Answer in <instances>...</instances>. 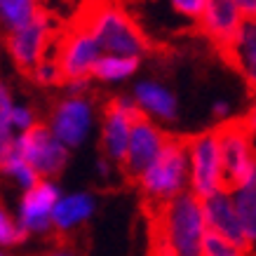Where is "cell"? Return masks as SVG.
Returning a JSON list of instances; mask_svg holds the SVG:
<instances>
[{"label": "cell", "instance_id": "9", "mask_svg": "<svg viewBox=\"0 0 256 256\" xmlns=\"http://www.w3.org/2000/svg\"><path fill=\"white\" fill-rule=\"evenodd\" d=\"M101 47L96 42L90 28L82 22H76L66 31L59 33L54 47V59L62 66V73L66 80L76 78H92L94 66L101 59Z\"/></svg>", "mask_w": 256, "mask_h": 256}, {"label": "cell", "instance_id": "4", "mask_svg": "<svg viewBox=\"0 0 256 256\" xmlns=\"http://www.w3.org/2000/svg\"><path fill=\"white\" fill-rule=\"evenodd\" d=\"M56 40H59V26L52 12L42 10L31 24H26L24 28L5 36V52L12 59L19 70L31 73L42 59L54 52Z\"/></svg>", "mask_w": 256, "mask_h": 256}, {"label": "cell", "instance_id": "31", "mask_svg": "<svg viewBox=\"0 0 256 256\" xmlns=\"http://www.w3.org/2000/svg\"><path fill=\"white\" fill-rule=\"evenodd\" d=\"M47 256H76L70 249H56V252H50Z\"/></svg>", "mask_w": 256, "mask_h": 256}, {"label": "cell", "instance_id": "29", "mask_svg": "<svg viewBox=\"0 0 256 256\" xmlns=\"http://www.w3.org/2000/svg\"><path fill=\"white\" fill-rule=\"evenodd\" d=\"M235 2L242 10L244 19H256V0H235Z\"/></svg>", "mask_w": 256, "mask_h": 256}, {"label": "cell", "instance_id": "26", "mask_svg": "<svg viewBox=\"0 0 256 256\" xmlns=\"http://www.w3.org/2000/svg\"><path fill=\"white\" fill-rule=\"evenodd\" d=\"M92 87V78H76L64 82L66 96H87V90Z\"/></svg>", "mask_w": 256, "mask_h": 256}, {"label": "cell", "instance_id": "22", "mask_svg": "<svg viewBox=\"0 0 256 256\" xmlns=\"http://www.w3.org/2000/svg\"><path fill=\"white\" fill-rule=\"evenodd\" d=\"M14 106H16V101H14V94H12L10 85L0 80V148H5L16 141Z\"/></svg>", "mask_w": 256, "mask_h": 256}, {"label": "cell", "instance_id": "15", "mask_svg": "<svg viewBox=\"0 0 256 256\" xmlns=\"http://www.w3.org/2000/svg\"><path fill=\"white\" fill-rule=\"evenodd\" d=\"M132 99L141 116L153 122H174L178 116V101L170 87L160 80H136L132 87Z\"/></svg>", "mask_w": 256, "mask_h": 256}, {"label": "cell", "instance_id": "14", "mask_svg": "<svg viewBox=\"0 0 256 256\" xmlns=\"http://www.w3.org/2000/svg\"><path fill=\"white\" fill-rule=\"evenodd\" d=\"M202 210H204L207 230L224 235L226 240L235 242L238 247H242L249 256H252V249H249L247 235H244L242 221H240V216H238L235 200H233V195H230V190H221V193L212 195L207 200H202Z\"/></svg>", "mask_w": 256, "mask_h": 256}, {"label": "cell", "instance_id": "23", "mask_svg": "<svg viewBox=\"0 0 256 256\" xmlns=\"http://www.w3.org/2000/svg\"><path fill=\"white\" fill-rule=\"evenodd\" d=\"M31 78L36 85L45 87V90H52V87H64V82H66V78H64L62 73V66L56 64L54 56H47V59H42V62L36 66V68L31 70Z\"/></svg>", "mask_w": 256, "mask_h": 256}, {"label": "cell", "instance_id": "6", "mask_svg": "<svg viewBox=\"0 0 256 256\" xmlns=\"http://www.w3.org/2000/svg\"><path fill=\"white\" fill-rule=\"evenodd\" d=\"M216 136L221 146V158H224L226 186L228 190H235L256 170L254 132L249 130L244 118H240V120H226L221 127H216Z\"/></svg>", "mask_w": 256, "mask_h": 256}, {"label": "cell", "instance_id": "28", "mask_svg": "<svg viewBox=\"0 0 256 256\" xmlns=\"http://www.w3.org/2000/svg\"><path fill=\"white\" fill-rule=\"evenodd\" d=\"M113 164L116 162H110L108 158H99V160H96V174H99L101 178H110V174H113Z\"/></svg>", "mask_w": 256, "mask_h": 256}, {"label": "cell", "instance_id": "5", "mask_svg": "<svg viewBox=\"0 0 256 256\" xmlns=\"http://www.w3.org/2000/svg\"><path fill=\"white\" fill-rule=\"evenodd\" d=\"M186 141L190 162V193L198 195L200 200H207L221 190H228L216 130L193 134Z\"/></svg>", "mask_w": 256, "mask_h": 256}, {"label": "cell", "instance_id": "21", "mask_svg": "<svg viewBox=\"0 0 256 256\" xmlns=\"http://www.w3.org/2000/svg\"><path fill=\"white\" fill-rule=\"evenodd\" d=\"M139 62L134 56H120V54H101V59L94 66L92 78L104 82V85H120L136 76Z\"/></svg>", "mask_w": 256, "mask_h": 256}, {"label": "cell", "instance_id": "7", "mask_svg": "<svg viewBox=\"0 0 256 256\" xmlns=\"http://www.w3.org/2000/svg\"><path fill=\"white\" fill-rule=\"evenodd\" d=\"M141 118L144 116H141L139 106L134 104L132 94H118L108 101L99 122V141L104 158H108L116 164L124 162L132 130Z\"/></svg>", "mask_w": 256, "mask_h": 256}, {"label": "cell", "instance_id": "13", "mask_svg": "<svg viewBox=\"0 0 256 256\" xmlns=\"http://www.w3.org/2000/svg\"><path fill=\"white\" fill-rule=\"evenodd\" d=\"M244 22L247 19L235 0H207L204 14L200 19V28L221 52H228L238 33L242 31Z\"/></svg>", "mask_w": 256, "mask_h": 256}, {"label": "cell", "instance_id": "8", "mask_svg": "<svg viewBox=\"0 0 256 256\" xmlns=\"http://www.w3.org/2000/svg\"><path fill=\"white\" fill-rule=\"evenodd\" d=\"M45 124L68 150L80 148L92 136L94 127H96V106L90 96H66L64 94L54 104Z\"/></svg>", "mask_w": 256, "mask_h": 256}, {"label": "cell", "instance_id": "18", "mask_svg": "<svg viewBox=\"0 0 256 256\" xmlns=\"http://www.w3.org/2000/svg\"><path fill=\"white\" fill-rule=\"evenodd\" d=\"M0 174L5 178H10L14 186L22 188L24 193L31 190V188H36L40 181H42L38 172L24 160V156L16 150L14 144L0 148Z\"/></svg>", "mask_w": 256, "mask_h": 256}, {"label": "cell", "instance_id": "11", "mask_svg": "<svg viewBox=\"0 0 256 256\" xmlns=\"http://www.w3.org/2000/svg\"><path fill=\"white\" fill-rule=\"evenodd\" d=\"M62 200V188L54 178H42L38 186L22 193L16 207V221L26 235H45L54 230V207Z\"/></svg>", "mask_w": 256, "mask_h": 256}, {"label": "cell", "instance_id": "16", "mask_svg": "<svg viewBox=\"0 0 256 256\" xmlns=\"http://www.w3.org/2000/svg\"><path fill=\"white\" fill-rule=\"evenodd\" d=\"M94 207H96V200H94L92 193H85V190H76V193L62 195V200L56 202L54 207V230L56 233H70L80 226L90 221V216L94 214Z\"/></svg>", "mask_w": 256, "mask_h": 256}, {"label": "cell", "instance_id": "3", "mask_svg": "<svg viewBox=\"0 0 256 256\" xmlns=\"http://www.w3.org/2000/svg\"><path fill=\"white\" fill-rule=\"evenodd\" d=\"M136 186L150 204V210L188 193L190 190L188 141L181 136H170L167 146L158 156L156 162L136 176Z\"/></svg>", "mask_w": 256, "mask_h": 256}, {"label": "cell", "instance_id": "10", "mask_svg": "<svg viewBox=\"0 0 256 256\" xmlns=\"http://www.w3.org/2000/svg\"><path fill=\"white\" fill-rule=\"evenodd\" d=\"M14 146L24 156V160L40 174V178L59 176L70 158V150L50 132L47 124H38L31 132L16 136Z\"/></svg>", "mask_w": 256, "mask_h": 256}, {"label": "cell", "instance_id": "2", "mask_svg": "<svg viewBox=\"0 0 256 256\" xmlns=\"http://www.w3.org/2000/svg\"><path fill=\"white\" fill-rule=\"evenodd\" d=\"M99 42L104 54L141 56L148 52V38L134 16L113 0H96L80 19Z\"/></svg>", "mask_w": 256, "mask_h": 256}, {"label": "cell", "instance_id": "32", "mask_svg": "<svg viewBox=\"0 0 256 256\" xmlns=\"http://www.w3.org/2000/svg\"><path fill=\"white\" fill-rule=\"evenodd\" d=\"M0 256H5V254H2V252H0Z\"/></svg>", "mask_w": 256, "mask_h": 256}, {"label": "cell", "instance_id": "19", "mask_svg": "<svg viewBox=\"0 0 256 256\" xmlns=\"http://www.w3.org/2000/svg\"><path fill=\"white\" fill-rule=\"evenodd\" d=\"M230 195L235 200V210H238V216H240L244 235H247L252 256H256V170L242 186L230 190Z\"/></svg>", "mask_w": 256, "mask_h": 256}, {"label": "cell", "instance_id": "12", "mask_svg": "<svg viewBox=\"0 0 256 256\" xmlns=\"http://www.w3.org/2000/svg\"><path fill=\"white\" fill-rule=\"evenodd\" d=\"M170 141V134L162 127L148 118H141L134 124L132 139H130V148H127V158L122 162V170L130 176H139L141 172H146L150 164L158 160V156L164 150Z\"/></svg>", "mask_w": 256, "mask_h": 256}, {"label": "cell", "instance_id": "20", "mask_svg": "<svg viewBox=\"0 0 256 256\" xmlns=\"http://www.w3.org/2000/svg\"><path fill=\"white\" fill-rule=\"evenodd\" d=\"M42 12L40 0H0V33H10L24 28Z\"/></svg>", "mask_w": 256, "mask_h": 256}, {"label": "cell", "instance_id": "17", "mask_svg": "<svg viewBox=\"0 0 256 256\" xmlns=\"http://www.w3.org/2000/svg\"><path fill=\"white\" fill-rule=\"evenodd\" d=\"M224 54L235 68L240 70V76L244 78L249 90L256 94V19L244 22L235 42Z\"/></svg>", "mask_w": 256, "mask_h": 256}, {"label": "cell", "instance_id": "27", "mask_svg": "<svg viewBox=\"0 0 256 256\" xmlns=\"http://www.w3.org/2000/svg\"><path fill=\"white\" fill-rule=\"evenodd\" d=\"M212 113H214L216 118H228L230 116V101L216 99L214 104H212Z\"/></svg>", "mask_w": 256, "mask_h": 256}, {"label": "cell", "instance_id": "24", "mask_svg": "<svg viewBox=\"0 0 256 256\" xmlns=\"http://www.w3.org/2000/svg\"><path fill=\"white\" fill-rule=\"evenodd\" d=\"M28 235L24 230L16 218L10 216V212L5 207H0V247H14L22 244Z\"/></svg>", "mask_w": 256, "mask_h": 256}, {"label": "cell", "instance_id": "25", "mask_svg": "<svg viewBox=\"0 0 256 256\" xmlns=\"http://www.w3.org/2000/svg\"><path fill=\"white\" fill-rule=\"evenodd\" d=\"M167 2H170V8L178 16L198 22V24H200L202 14H204V8H207V0H167Z\"/></svg>", "mask_w": 256, "mask_h": 256}, {"label": "cell", "instance_id": "33", "mask_svg": "<svg viewBox=\"0 0 256 256\" xmlns=\"http://www.w3.org/2000/svg\"><path fill=\"white\" fill-rule=\"evenodd\" d=\"M40 2H42V0H40Z\"/></svg>", "mask_w": 256, "mask_h": 256}, {"label": "cell", "instance_id": "1", "mask_svg": "<svg viewBox=\"0 0 256 256\" xmlns=\"http://www.w3.org/2000/svg\"><path fill=\"white\" fill-rule=\"evenodd\" d=\"M207 221L202 200L190 190L150 210V242L170 256H202Z\"/></svg>", "mask_w": 256, "mask_h": 256}, {"label": "cell", "instance_id": "30", "mask_svg": "<svg viewBox=\"0 0 256 256\" xmlns=\"http://www.w3.org/2000/svg\"><path fill=\"white\" fill-rule=\"evenodd\" d=\"M244 122H247V124H249V130H252V132L256 134V101L252 104V108H249V113L244 116Z\"/></svg>", "mask_w": 256, "mask_h": 256}]
</instances>
